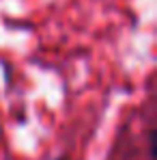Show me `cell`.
I'll list each match as a JSON object with an SVG mask.
<instances>
[{
    "instance_id": "cell-1",
    "label": "cell",
    "mask_w": 157,
    "mask_h": 160,
    "mask_svg": "<svg viewBox=\"0 0 157 160\" xmlns=\"http://www.w3.org/2000/svg\"><path fill=\"white\" fill-rule=\"evenodd\" d=\"M56 160H67V158H65V156H62V158H56Z\"/></svg>"
}]
</instances>
